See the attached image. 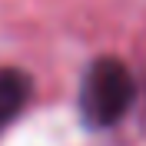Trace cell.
Here are the masks:
<instances>
[{
  "label": "cell",
  "mask_w": 146,
  "mask_h": 146,
  "mask_svg": "<svg viewBox=\"0 0 146 146\" xmlns=\"http://www.w3.org/2000/svg\"><path fill=\"white\" fill-rule=\"evenodd\" d=\"M30 90H33V80L23 70L0 66V133L23 113V106L30 103Z\"/></svg>",
  "instance_id": "cell-2"
},
{
  "label": "cell",
  "mask_w": 146,
  "mask_h": 146,
  "mask_svg": "<svg viewBox=\"0 0 146 146\" xmlns=\"http://www.w3.org/2000/svg\"><path fill=\"white\" fill-rule=\"evenodd\" d=\"M136 80L119 56H96L80 83V116L90 129H110L129 113Z\"/></svg>",
  "instance_id": "cell-1"
}]
</instances>
